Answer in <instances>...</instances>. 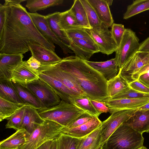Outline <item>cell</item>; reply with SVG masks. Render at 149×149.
<instances>
[{
    "mask_svg": "<svg viewBox=\"0 0 149 149\" xmlns=\"http://www.w3.org/2000/svg\"><path fill=\"white\" fill-rule=\"evenodd\" d=\"M25 0H5L6 18L0 37V53L24 54L34 42L55 51V46L37 29L29 12L20 3Z\"/></svg>",
    "mask_w": 149,
    "mask_h": 149,
    "instance_id": "cell-1",
    "label": "cell"
},
{
    "mask_svg": "<svg viewBox=\"0 0 149 149\" xmlns=\"http://www.w3.org/2000/svg\"><path fill=\"white\" fill-rule=\"evenodd\" d=\"M54 64L72 75L90 99L105 102L110 99L107 80L84 60L72 56Z\"/></svg>",
    "mask_w": 149,
    "mask_h": 149,
    "instance_id": "cell-2",
    "label": "cell"
},
{
    "mask_svg": "<svg viewBox=\"0 0 149 149\" xmlns=\"http://www.w3.org/2000/svg\"><path fill=\"white\" fill-rule=\"evenodd\" d=\"M142 134L124 123L103 144L102 149H138L143 145Z\"/></svg>",
    "mask_w": 149,
    "mask_h": 149,
    "instance_id": "cell-3",
    "label": "cell"
},
{
    "mask_svg": "<svg viewBox=\"0 0 149 149\" xmlns=\"http://www.w3.org/2000/svg\"><path fill=\"white\" fill-rule=\"evenodd\" d=\"M44 119L55 121L63 127H67L85 112L73 104L61 100L56 106L38 110Z\"/></svg>",
    "mask_w": 149,
    "mask_h": 149,
    "instance_id": "cell-4",
    "label": "cell"
},
{
    "mask_svg": "<svg viewBox=\"0 0 149 149\" xmlns=\"http://www.w3.org/2000/svg\"><path fill=\"white\" fill-rule=\"evenodd\" d=\"M63 127L52 120L44 119L43 123L28 136L18 149H37L47 141L56 139Z\"/></svg>",
    "mask_w": 149,
    "mask_h": 149,
    "instance_id": "cell-5",
    "label": "cell"
},
{
    "mask_svg": "<svg viewBox=\"0 0 149 149\" xmlns=\"http://www.w3.org/2000/svg\"><path fill=\"white\" fill-rule=\"evenodd\" d=\"M139 39L135 32L126 29L120 43L116 52L117 63L119 69L126 62L138 51Z\"/></svg>",
    "mask_w": 149,
    "mask_h": 149,
    "instance_id": "cell-6",
    "label": "cell"
},
{
    "mask_svg": "<svg viewBox=\"0 0 149 149\" xmlns=\"http://www.w3.org/2000/svg\"><path fill=\"white\" fill-rule=\"evenodd\" d=\"M26 85L40 101L43 108L56 106L61 101L60 97L53 90L40 78Z\"/></svg>",
    "mask_w": 149,
    "mask_h": 149,
    "instance_id": "cell-7",
    "label": "cell"
},
{
    "mask_svg": "<svg viewBox=\"0 0 149 149\" xmlns=\"http://www.w3.org/2000/svg\"><path fill=\"white\" fill-rule=\"evenodd\" d=\"M137 110H124L116 111L111 114L107 119L102 122L100 144H104L112 133L128 120Z\"/></svg>",
    "mask_w": 149,
    "mask_h": 149,
    "instance_id": "cell-8",
    "label": "cell"
},
{
    "mask_svg": "<svg viewBox=\"0 0 149 149\" xmlns=\"http://www.w3.org/2000/svg\"><path fill=\"white\" fill-rule=\"evenodd\" d=\"M32 21L40 33L51 42L58 45L65 54L74 53L54 33L49 26L45 16L37 13L29 12Z\"/></svg>",
    "mask_w": 149,
    "mask_h": 149,
    "instance_id": "cell-9",
    "label": "cell"
},
{
    "mask_svg": "<svg viewBox=\"0 0 149 149\" xmlns=\"http://www.w3.org/2000/svg\"><path fill=\"white\" fill-rule=\"evenodd\" d=\"M38 71L39 78L48 84L62 100L72 104L74 98L85 97L71 91L56 77L44 72Z\"/></svg>",
    "mask_w": 149,
    "mask_h": 149,
    "instance_id": "cell-10",
    "label": "cell"
},
{
    "mask_svg": "<svg viewBox=\"0 0 149 149\" xmlns=\"http://www.w3.org/2000/svg\"><path fill=\"white\" fill-rule=\"evenodd\" d=\"M149 64V52L138 51L119 69L118 73L128 83L131 82V75Z\"/></svg>",
    "mask_w": 149,
    "mask_h": 149,
    "instance_id": "cell-11",
    "label": "cell"
},
{
    "mask_svg": "<svg viewBox=\"0 0 149 149\" xmlns=\"http://www.w3.org/2000/svg\"><path fill=\"white\" fill-rule=\"evenodd\" d=\"M99 48L100 52L110 55L116 52L118 47L112 38L110 31L107 28L101 31L92 29H85Z\"/></svg>",
    "mask_w": 149,
    "mask_h": 149,
    "instance_id": "cell-12",
    "label": "cell"
},
{
    "mask_svg": "<svg viewBox=\"0 0 149 149\" xmlns=\"http://www.w3.org/2000/svg\"><path fill=\"white\" fill-rule=\"evenodd\" d=\"M22 54L0 53V80H11L15 69L23 61Z\"/></svg>",
    "mask_w": 149,
    "mask_h": 149,
    "instance_id": "cell-13",
    "label": "cell"
},
{
    "mask_svg": "<svg viewBox=\"0 0 149 149\" xmlns=\"http://www.w3.org/2000/svg\"><path fill=\"white\" fill-rule=\"evenodd\" d=\"M149 102V97L109 99L104 102L111 114L124 110L136 109Z\"/></svg>",
    "mask_w": 149,
    "mask_h": 149,
    "instance_id": "cell-14",
    "label": "cell"
},
{
    "mask_svg": "<svg viewBox=\"0 0 149 149\" xmlns=\"http://www.w3.org/2000/svg\"><path fill=\"white\" fill-rule=\"evenodd\" d=\"M29 47L32 56L38 61L42 65L55 64L62 59L54 52L36 42H29Z\"/></svg>",
    "mask_w": 149,
    "mask_h": 149,
    "instance_id": "cell-15",
    "label": "cell"
},
{
    "mask_svg": "<svg viewBox=\"0 0 149 149\" xmlns=\"http://www.w3.org/2000/svg\"><path fill=\"white\" fill-rule=\"evenodd\" d=\"M69 48L75 53V56L84 60L88 61L95 53L100 52L98 47L82 39L70 38Z\"/></svg>",
    "mask_w": 149,
    "mask_h": 149,
    "instance_id": "cell-16",
    "label": "cell"
},
{
    "mask_svg": "<svg viewBox=\"0 0 149 149\" xmlns=\"http://www.w3.org/2000/svg\"><path fill=\"white\" fill-rule=\"evenodd\" d=\"M102 123L98 118L94 117L87 123L77 127L71 128L63 127L61 133L75 138H83L100 126Z\"/></svg>",
    "mask_w": 149,
    "mask_h": 149,
    "instance_id": "cell-17",
    "label": "cell"
},
{
    "mask_svg": "<svg viewBox=\"0 0 149 149\" xmlns=\"http://www.w3.org/2000/svg\"><path fill=\"white\" fill-rule=\"evenodd\" d=\"M44 121L37 109L26 106L20 129H24L30 135Z\"/></svg>",
    "mask_w": 149,
    "mask_h": 149,
    "instance_id": "cell-18",
    "label": "cell"
},
{
    "mask_svg": "<svg viewBox=\"0 0 149 149\" xmlns=\"http://www.w3.org/2000/svg\"><path fill=\"white\" fill-rule=\"evenodd\" d=\"M89 66L100 73L107 80L118 74V67L115 58L103 62H94L84 60Z\"/></svg>",
    "mask_w": 149,
    "mask_h": 149,
    "instance_id": "cell-19",
    "label": "cell"
},
{
    "mask_svg": "<svg viewBox=\"0 0 149 149\" xmlns=\"http://www.w3.org/2000/svg\"><path fill=\"white\" fill-rule=\"evenodd\" d=\"M124 123L141 133L149 132V110H137Z\"/></svg>",
    "mask_w": 149,
    "mask_h": 149,
    "instance_id": "cell-20",
    "label": "cell"
},
{
    "mask_svg": "<svg viewBox=\"0 0 149 149\" xmlns=\"http://www.w3.org/2000/svg\"><path fill=\"white\" fill-rule=\"evenodd\" d=\"M39 79V75L29 68L26 61H23L14 71L11 81L26 85Z\"/></svg>",
    "mask_w": 149,
    "mask_h": 149,
    "instance_id": "cell-21",
    "label": "cell"
},
{
    "mask_svg": "<svg viewBox=\"0 0 149 149\" xmlns=\"http://www.w3.org/2000/svg\"><path fill=\"white\" fill-rule=\"evenodd\" d=\"M100 21L109 28L113 23L109 6L106 0H87Z\"/></svg>",
    "mask_w": 149,
    "mask_h": 149,
    "instance_id": "cell-22",
    "label": "cell"
},
{
    "mask_svg": "<svg viewBox=\"0 0 149 149\" xmlns=\"http://www.w3.org/2000/svg\"><path fill=\"white\" fill-rule=\"evenodd\" d=\"M12 82L19 96L27 106H31L37 110L43 108L40 101L26 85Z\"/></svg>",
    "mask_w": 149,
    "mask_h": 149,
    "instance_id": "cell-23",
    "label": "cell"
},
{
    "mask_svg": "<svg viewBox=\"0 0 149 149\" xmlns=\"http://www.w3.org/2000/svg\"><path fill=\"white\" fill-rule=\"evenodd\" d=\"M61 13L56 12L45 15L50 28L56 36L69 47L70 39L66 31L62 28L60 23Z\"/></svg>",
    "mask_w": 149,
    "mask_h": 149,
    "instance_id": "cell-24",
    "label": "cell"
},
{
    "mask_svg": "<svg viewBox=\"0 0 149 149\" xmlns=\"http://www.w3.org/2000/svg\"><path fill=\"white\" fill-rule=\"evenodd\" d=\"M29 135L24 129L17 130L10 136L0 142V149H18L25 143Z\"/></svg>",
    "mask_w": 149,
    "mask_h": 149,
    "instance_id": "cell-25",
    "label": "cell"
},
{
    "mask_svg": "<svg viewBox=\"0 0 149 149\" xmlns=\"http://www.w3.org/2000/svg\"><path fill=\"white\" fill-rule=\"evenodd\" d=\"M0 97L11 102L26 105L19 96L11 80H0Z\"/></svg>",
    "mask_w": 149,
    "mask_h": 149,
    "instance_id": "cell-26",
    "label": "cell"
},
{
    "mask_svg": "<svg viewBox=\"0 0 149 149\" xmlns=\"http://www.w3.org/2000/svg\"><path fill=\"white\" fill-rule=\"evenodd\" d=\"M107 88L110 99L130 88L129 84L118 72L113 78L107 81Z\"/></svg>",
    "mask_w": 149,
    "mask_h": 149,
    "instance_id": "cell-27",
    "label": "cell"
},
{
    "mask_svg": "<svg viewBox=\"0 0 149 149\" xmlns=\"http://www.w3.org/2000/svg\"><path fill=\"white\" fill-rule=\"evenodd\" d=\"M69 10L80 27L85 29H91L86 10L80 0L74 1L72 6Z\"/></svg>",
    "mask_w": 149,
    "mask_h": 149,
    "instance_id": "cell-28",
    "label": "cell"
},
{
    "mask_svg": "<svg viewBox=\"0 0 149 149\" xmlns=\"http://www.w3.org/2000/svg\"><path fill=\"white\" fill-rule=\"evenodd\" d=\"M86 10L88 20L91 29L101 31L107 28L100 19L95 10L87 0H80Z\"/></svg>",
    "mask_w": 149,
    "mask_h": 149,
    "instance_id": "cell-29",
    "label": "cell"
},
{
    "mask_svg": "<svg viewBox=\"0 0 149 149\" xmlns=\"http://www.w3.org/2000/svg\"><path fill=\"white\" fill-rule=\"evenodd\" d=\"M101 125L83 138L77 149H96L101 145Z\"/></svg>",
    "mask_w": 149,
    "mask_h": 149,
    "instance_id": "cell-30",
    "label": "cell"
},
{
    "mask_svg": "<svg viewBox=\"0 0 149 149\" xmlns=\"http://www.w3.org/2000/svg\"><path fill=\"white\" fill-rule=\"evenodd\" d=\"M25 105L8 101L0 97V121L6 119Z\"/></svg>",
    "mask_w": 149,
    "mask_h": 149,
    "instance_id": "cell-31",
    "label": "cell"
},
{
    "mask_svg": "<svg viewBox=\"0 0 149 149\" xmlns=\"http://www.w3.org/2000/svg\"><path fill=\"white\" fill-rule=\"evenodd\" d=\"M63 0H28L26 7L31 13L43 10L50 7L63 3Z\"/></svg>",
    "mask_w": 149,
    "mask_h": 149,
    "instance_id": "cell-32",
    "label": "cell"
},
{
    "mask_svg": "<svg viewBox=\"0 0 149 149\" xmlns=\"http://www.w3.org/2000/svg\"><path fill=\"white\" fill-rule=\"evenodd\" d=\"M149 10V0H136L127 7L123 18L127 19L141 12Z\"/></svg>",
    "mask_w": 149,
    "mask_h": 149,
    "instance_id": "cell-33",
    "label": "cell"
},
{
    "mask_svg": "<svg viewBox=\"0 0 149 149\" xmlns=\"http://www.w3.org/2000/svg\"><path fill=\"white\" fill-rule=\"evenodd\" d=\"M83 138H75L61 133L56 139V149H77Z\"/></svg>",
    "mask_w": 149,
    "mask_h": 149,
    "instance_id": "cell-34",
    "label": "cell"
},
{
    "mask_svg": "<svg viewBox=\"0 0 149 149\" xmlns=\"http://www.w3.org/2000/svg\"><path fill=\"white\" fill-rule=\"evenodd\" d=\"M60 20L61 26L65 31L73 29H84L77 24L70 10L61 13Z\"/></svg>",
    "mask_w": 149,
    "mask_h": 149,
    "instance_id": "cell-35",
    "label": "cell"
},
{
    "mask_svg": "<svg viewBox=\"0 0 149 149\" xmlns=\"http://www.w3.org/2000/svg\"><path fill=\"white\" fill-rule=\"evenodd\" d=\"M72 104L94 117L98 118L100 115L88 97L74 98L72 100Z\"/></svg>",
    "mask_w": 149,
    "mask_h": 149,
    "instance_id": "cell-36",
    "label": "cell"
},
{
    "mask_svg": "<svg viewBox=\"0 0 149 149\" xmlns=\"http://www.w3.org/2000/svg\"><path fill=\"white\" fill-rule=\"evenodd\" d=\"M26 106L6 119L8 122L5 125L6 128H13L17 130L20 129Z\"/></svg>",
    "mask_w": 149,
    "mask_h": 149,
    "instance_id": "cell-37",
    "label": "cell"
},
{
    "mask_svg": "<svg viewBox=\"0 0 149 149\" xmlns=\"http://www.w3.org/2000/svg\"><path fill=\"white\" fill-rule=\"evenodd\" d=\"M65 31L69 39L73 38L83 40L96 45L90 35L85 30V29H73Z\"/></svg>",
    "mask_w": 149,
    "mask_h": 149,
    "instance_id": "cell-38",
    "label": "cell"
},
{
    "mask_svg": "<svg viewBox=\"0 0 149 149\" xmlns=\"http://www.w3.org/2000/svg\"><path fill=\"white\" fill-rule=\"evenodd\" d=\"M149 97V93H141L130 87L125 91L110 99H137Z\"/></svg>",
    "mask_w": 149,
    "mask_h": 149,
    "instance_id": "cell-39",
    "label": "cell"
},
{
    "mask_svg": "<svg viewBox=\"0 0 149 149\" xmlns=\"http://www.w3.org/2000/svg\"><path fill=\"white\" fill-rule=\"evenodd\" d=\"M125 29L122 24L113 23L111 26V35L118 47L120 43Z\"/></svg>",
    "mask_w": 149,
    "mask_h": 149,
    "instance_id": "cell-40",
    "label": "cell"
},
{
    "mask_svg": "<svg viewBox=\"0 0 149 149\" xmlns=\"http://www.w3.org/2000/svg\"><path fill=\"white\" fill-rule=\"evenodd\" d=\"M94 117L85 112L68 126L65 127L71 128L79 126L87 123Z\"/></svg>",
    "mask_w": 149,
    "mask_h": 149,
    "instance_id": "cell-41",
    "label": "cell"
},
{
    "mask_svg": "<svg viewBox=\"0 0 149 149\" xmlns=\"http://www.w3.org/2000/svg\"><path fill=\"white\" fill-rule=\"evenodd\" d=\"M129 87L135 91L146 93H149V88L140 83L137 80L129 84Z\"/></svg>",
    "mask_w": 149,
    "mask_h": 149,
    "instance_id": "cell-42",
    "label": "cell"
},
{
    "mask_svg": "<svg viewBox=\"0 0 149 149\" xmlns=\"http://www.w3.org/2000/svg\"><path fill=\"white\" fill-rule=\"evenodd\" d=\"M26 62L29 68L33 72L39 75L38 70L42 65L40 63L32 56L26 61Z\"/></svg>",
    "mask_w": 149,
    "mask_h": 149,
    "instance_id": "cell-43",
    "label": "cell"
},
{
    "mask_svg": "<svg viewBox=\"0 0 149 149\" xmlns=\"http://www.w3.org/2000/svg\"><path fill=\"white\" fill-rule=\"evenodd\" d=\"M95 109L100 115L103 113L109 112V109L104 102L90 99Z\"/></svg>",
    "mask_w": 149,
    "mask_h": 149,
    "instance_id": "cell-44",
    "label": "cell"
},
{
    "mask_svg": "<svg viewBox=\"0 0 149 149\" xmlns=\"http://www.w3.org/2000/svg\"><path fill=\"white\" fill-rule=\"evenodd\" d=\"M6 7L4 4H0V37L2 36L6 20Z\"/></svg>",
    "mask_w": 149,
    "mask_h": 149,
    "instance_id": "cell-45",
    "label": "cell"
},
{
    "mask_svg": "<svg viewBox=\"0 0 149 149\" xmlns=\"http://www.w3.org/2000/svg\"><path fill=\"white\" fill-rule=\"evenodd\" d=\"M149 72V64L141 68L131 76V82L138 80L139 77L143 74Z\"/></svg>",
    "mask_w": 149,
    "mask_h": 149,
    "instance_id": "cell-46",
    "label": "cell"
},
{
    "mask_svg": "<svg viewBox=\"0 0 149 149\" xmlns=\"http://www.w3.org/2000/svg\"><path fill=\"white\" fill-rule=\"evenodd\" d=\"M138 80L140 83L149 88V72L140 75Z\"/></svg>",
    "mask_w": 149,
    "mask_h": 149,
    "instance_id": "cell-47",
    "label": "cell"
},
{
    "mask_svg": "<svg viewBox=\"0 0 149 149\" xmlns=\"http://www.w3.org/2000/svg\"><path fill=\"white\" fill-rule=\"evenodd\" d=\"M138 51L149 52V37L140 44Z\"/></svg>",
    "mask_w": 149,
    "mask_h": 149,
    "instance_id": "cell-48",
    "label": "cell"
},
{
    "mask_svg": "<svg viewBox=\"0 0 149 149\" xmlns=\"http://www.w3.org/2000/svg\"><path fill=\"white\" fill-rule=\"evenodd\" d=\"M53 141H50L46 142L37 149H49Z\"/></svg>",
    "mask_w": 149,
    "mask_h": 149,
    "instance_id": "cell-49",
    "label": "cell"
},
{
    "mask_svg": "<svg viewBox=\"0 0 149 149\" xmlns=\"http://www.w3.org/2000/svg\"><path fill=\"white\" fill-rule=\"evenodd\" d=\"M138 110H149V102L143 106L139 108Z\"/></svg>",
    "mask_w": 149,
    "mask_h": 149,
    "instance_id": "cell-50",
    "label": "cell"
},
{
    "mask_svg": "<svg viewBox=\"0 0 149 149\" xmlns=\"http://www.w3.org/2000/svg\"><path fill=\"white\" fill-rule=\"evenodd\" d=\"M49 149H56V139L53 141Z\"/></svg>",
    "mask_w": 149,
    "mask_h": 149,
    "instance_id": "cell-51",
    "label": "cell"
},
{
    "mask_svg": "<svg viewBox=\"0 0 149 149\" xmlns=\"http://www.w3.org/2000/svg\"><path fill=\"white\" fill-rule=\"evenodd\" d=\"M109 6H111L113 0H106Z\"/></svg>",
    "mask_w": 149,
    "mask_h": 149,
    "instance_id": "cell-52",
    "label": "cell"
},
{
    "mask_svg": "<svg viewBox=\"0 0 149 149\" xmlns=\"http://www.w3.org/2000/svg\"><path fill=\"white\" fill-rule=\"evenodd\" d=\"M103 144L100 145L96 149H102V146Z\"/></svg>",
    "mask_w": 149,
    "mask_h": 149,
    "instance_id": "cell-53",
    "label": "cell"
},
{
    "mask_svg": "<svg viewBox=\"0 0 149 149\" xmlns=\"http://www.w3.org/2000/svg\"><path fill=\"white\" fill-rule=\"evenodd\" d=\"M138 149H148L146 147L143 146L142 147L139 148Z\"/></svg>",
    "mask_w": 149,
    "mask_h": 149,
    "instance_id": "cell-54",
    "label": "cell"
}]
</instances>
